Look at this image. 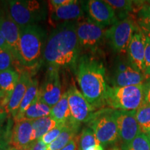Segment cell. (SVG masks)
Returning a JSON list of instances; mask_svg holds the SVG:
<instances>
[{"instance_id": "e575fe53", "label": "cell", "mask_w": 150, "mask_h": 150, "mask_svg": "<svg viewBox=\"0 0 150 150\" xmlns=\"http://www.w3.org/2000/svg\"><path fill=\"white\" fill-rule=\"evenodd\" d=\"M78 142H79V137H75L74 139L71 140L67 145L62 148L60 150H79V146H78Z\"/></svg>"}, {"instance_id": "603a6c76", "label": "cell", "mask_w": 150, "mask_h": 150, "mask_svg": "<svg viewBox=\"0 0 150 150\" xmlns=\"http://www.w3.org/2000/svg\"><path fill=\"white\" fill-rule=\"evenodd\" d=\"M33 130V140H38L60 123L48 115L31 120Z\"/></svg>"}, {"instance_id": "8fae6325", "label": "cell", "mask_w": 150, "mask_h": 150, "mask_svg": "<svg viewBox=\"0 0 150 150\" xmlns=\"http://www.w3.org/2000/svg\"><path fill=\"white\" fill-rule=\"evenodd\" d=\"M114 115L117 122L121 146L127 145L140 133L136 120V110L114 109Z\"/></svg>"}, {"instance_id": "ffe728a7", "label": "cell", "mask_w": 150, "mask_h": 150, "mask_svg": "<svg viewBox=\"0 0 150 150\" xmlns=\"http://www.w3.org/2000/svg\"><path fill=\"white\" fill-rule=\"evenodd\" d=\"M51 109L52 108L50 106H48L47 104H46L41 100L38 94L32 104L30 105L29 107L22 114L21 117L19 120L24 119L33 120L38 119V118L45 117V116L50 115Z\"/></svg>"}, {"instance_id": "7a4b0ae2", "label": "cell", "mask_w": 150, "mask_h": 150, "mask_svg": "<svg viewBox=\"0 0 150 150\" xmlns=\"http://www.w3.org/2000/svg\"><path fill=\"white\" fill-rule=\"evenodd\" d=\"M76 75L81 93L94 108L106 106L109 86L106 68L96 55L85 54L80 56L76 67Z\"/></svg>"}, {"instance_id": "8d00e7d4", "label": "cell", "mask_w": 150, "mask_h": 150, "mask_svg": "<svg viewBox=\"0 0 150 150\" xmlns=\"http://www.w3.org/2000/svg\"><path fill=\"white\" fill-rule=\"evenodd\" d=\"M8 112L4 108V106L0 104V124H3L4 121L5 120L6 118L8 116Z\"/></svg>"}, {"instance_id": "4316f807", "label": "cell", "mask_w": 150, "mask_h": 150, "mask_svg": "<svg viewBox=\"0 0 150 150\" xmlns=\"http://www.w3.org/2000/svg\"><path fill=\"white\" fill-rule=\"evenodd\" d=\"M121 150H150V140L143 133H140L132 141L122 145Z\"/></svg>"}, {"instance_id": "8992f818", "label": "cell", "mask_w": 150, "mask_h": 150, "mask_svg": "<svg viewBox=\"0 0 150 150\" xmlns=\"http://www.w3.org/2000/svg\"><path fill=\"white\" fill-rule=\"evenodd\" d=\"M88 125L102 146L115 145L120 141L114 109L102 108L95 111Z\"/></svg>"}, {"instance_id": "277c9868", "label": "cell", "mask_w": 150, "mask_h": 150, "mask_svg": "<svg viewBox=\"0 0 150 150\" xmlns=\"http://www.w3.org/2000/svg\"><path fill=\"white\" fill-rule=\"evenodd\" d=\"M13 21L22 28L37 25L46 17V8L43 2L35 0H12L5 6Z\"/></svg>"}, {"instance_id": "bcb514c9", "label": "cell", "mask_w": 150, "mask_h": 150, "mask_svg": "<svg viewBox=\"0 0 150 150\" xmlns=\"http://www.w3.org/2000/svg\"><path fill=\"white\" fill-rule=\"evenodd\" d=\"M6 150H11V149L10 148V149H6Z\"/></svg>"}, {"instance_id": "5b68a950", "label": "cell", "mask_w": 150, "mask_h": 150, "mask_svg": "<svg viewBox=\"0 0 150 150\" xmlns=\"http://www.w3.org/2000/svg\"><path fill=\"white\" fill-rule=\"evenodd\" d=\"M144 83L125 87L109 86L106 106L115 110H136L145 103Z\"/></svg>"}, {"instance_id": "d4e9b609", "label": "cell", "mask_w": 150, "mask_h": 150, "mask_svg": "<svg viewBox=\"0 0 150 150\" xmlns=\"http://www.w3.org/2000/svg\"><path fill=\"white\" fill-rule=\"evenodd\" d=\"M136 116L140 133L147 134L150 129V104L143 103L136 110Z\"/></svg>"}, {"instance_id": "52a82bcc", "label": "cell", "mask_w": 150, "mask_h": 150, "mask_svg": "<svg viewBox=\"0 0 150 150\" xmlns=\"http://www.w3.org/2000/svg\"><path fill=\"white\" fill-rule=\"evenodd\" d=\"M139 27L137 20L132 17H127L110 26L106 31V40L115 53L127 54L129 43L135 31Z\"/></svg>"}, {"instance_id": "30bf717a", "label": "cell", "mask_w": 150, "mask_h": 150, "mask_svg": "<svg viewBox=\"0 0 150 150\" xmlns=\"http://www.w3.org/2000/svg\"><path fill=\"white\" fill-rule=\"evenodd\" d=\"M67 93L71 117L79 123L88 122L96 109L74 85L71 86Z\"/></svg>"}, {"instance_id": "74e56055", "label": "cell", "mask_w": 150, "mask_h": 150, "mask_svg": "<svg viewBox=\"0 0 150 150\" xmlns=\"http://www.w3.org/2000/svg\"><path fill=\"white\" fill-rule=\"evenodd\" d=\"M7 47L8 48V47L7 45L6 42L5 38L4 37L2 33H1V30H0V50H1V49Z\"/></svg>"}, {"instance_id": "836d02e7", "label": "cell", "mask_w": 150, "mask_h": 150, "mask_svg": "<svg viewBox=\"0 0 150 150\" xmlns=\"http://www.w3.org/2000/svg\"><path fill=\"white\" fill-rule=\"evenodd\" d=\"M27 150H47V145L40 139L35 140L31 142Z\"/></svg>"}, {"instance_id": "484cf974", "label": "cell", "mask_w": 150, "mask_h": 150, "mask_svg": "<svg viewBox=\"0 0 150 150\" xmlns=\"http://www.w3.org/2000/svg\"><path fill=\"white\" fill-rule=\"evenodd\" d=\"M101 145L93 131L88 127H85L79 136V150H86L94 145Z\"/></svg>"}, {"instance_id": "5bb4252c", "label": "cell", "mask_w": 150, "mask_h": 150, "mask_svg": "<svg viewBox=\"0 0 150 150\" xmlns=\"http://www.w3.org/2000/svg\"><path fill=\"white\" fill-rule=\"evenodd\" d=\"M31 81V75L28 71L22 72L20 74V79L14 91L8 97L2 99L4 103L1 106L4 107L8 113H11L13 116L14 118L18 113L20 104Z\"/></svg>"}, {"instance_id": "3957f363", "label": "cell", "mask_w": 150, "mask_h": 150, "mask_svg": "<svg viewBox=\"0 0 150 150\" xmlns=\"http://www.w3.org/2000/svg\"><path fill=\"white\" fill-rule=\"evenodd\" d=\"M45 47V33L40 27L22 28L17 61L27 68H35L40 65Z\"/></svg>"}, {"instance_id": "7402d4cb", "label": "cell", "mask_w": 150, "mask_h": 150, "mask_svg": "<svg viewBox=\"0 0 150 150\" xmlns=\"http://www.w3.org/2000/svg\"><path fill=\"white\" fill-rule=\"evenodd\" d=\"M20 76V73L13 68L0 72V90L6 94L5 97H8L14 91Z\"/></svg>"}, {"instance_id": "6da1fadb", "label": "cell", "mask_w": 150, "mask_h": 150, "mask_svg": "<svg viewBox=\"0 0 150 150\" xmlns=\"http://www.w3.org/2000/svg\"><path fill=\"white\" fill-rule=\"evenodd\" d=\"M81 49L76 35V22L58 25L49 36L43 52V59L50 67L59 70H76Z\"/></svg>"}, {"instance_id": "7bdbcfd3", "label": "cell", "mask_w": 150, "mask_h": 150, "mask_svg": "<svg viewBox=\"0 0 150 150\" xmlns=\"http://www.w3.org/2000/svg\"><path fill=\"white\" fill-rule=\"evenodd\" d=\"M146 135H147V136H148V138H149V139L150 140V129H149V131L147 132V134H146Z\"/></svg>"}, {"instance_id": "ee69618b", "label": "cell", "mask_w": 150, "mask_h": 150, "mask_svg": "<svg viewBox=\"0 0 150 150\" xmlns=\"http://www.w3.org/2000/svg\"><path fill=\"white\" fill-rule=\"evenodd\" d=\"M11 150H18V149H13V148H11ZM27 150V149H26Z\"/></svg>"}, {"instance_id": "f546056e", "label": "cell", "mask_w": 150, "mask_h": 150, "mask_svg": "<svg viewBox=\"0 0 150 150\" xmlns=\"http://www.w3.org/2000/svg\"><path fill=\"white\" fill-rule=\"evenodd\" d=\"M65 124H66V122L60 123L59 125H58L57 126L51 129V130L48 131L47 134H45L42 138H40V140L42 142H44L47 146L50 145V144H51L52 142H53L54 140L59 136V135L61 134V132L65 128Z\"/></svg>"}, {"instance_id": "ab89813d", "label": "cell", "mask_w": 150, "mask_h": 150, "mask_svg": "<svg viewBox=\"0 0 150 150\" xmlns=\"http://www.w3.org/2000/svg\"><path fill=\"white\" fill-rule=\"evenodd\" d=\"M86 150H104V149L102 145H94L93 147H89L88 149Z\"/></svg>"}, {"instance_id": "ac0fdd59", "label": "cell", "mask_w": 150, "mask_h": 150, "mask_svg": "<svg viewBox=\"0 0 150 150\" xmlns=\"http://www.w3.org/2000/svg\"><path fill=\"white\" fill-rule=\"evenodd\" d=\"M0 30L4 37L7 45L14 54L17 61L20 28L11 19L5 7L4 9L2 8L0 13Z\"/></svg>"}, {"instance_id": "7dc6e473", "label": "cell", "mask_w": 150, "mask_h": 150, "mask_svg": "<svg viewBox=\"0 0 150 150\" xmlns=\"http://www.w3.org/2000/svg\"><path fill=\"white\" fill-rule=\"evenodd\" d=\"M149 6H150V1H149Z\"/></svg>"}, {"instance_id": "d6986e66", "label": "cell", "mask_w": 150, "mask_h": 150, "mask_svg": "<svg viewBox=\"0 0 150 150\" xmlns=\"http://www.w3.org/2000/svg\"><path fill=\"white\" fill-rule=\"evenodd\" d=\"M81 123L70 117L66 122L65 127L61 134L53 142L47 146V150H60L65 147L71 140L77 136Z\"/></svg>"}, {"instance_id": "f1b7e54d", "label": "cell", "mask_w": 150, "mask_h": 150, "mask_svg": "<svg viewBox=\"0 0 150 150\" xmlns=\"http://www.w3.org/2000/svg\"><path fill=\"white\" fill-rule=\"evenodd\" d=\"M16 60L14 54L9 48L0 50V72L13 68V64Z\"/></svg>"}, {"instance_id": "9c48e42d", "label": "cell", "mask_w": 150, "mask_h": 150, "mask_svg": "<svg viewBox=\"0 0 150 150\" xmlns=\"http://www.w3.org/2000/svg\"><path fill=\"white\" fill-rule=\"evenodd\" d=\"M83 6L89 20L104 29L118 21L115 11L105 1L89 0L83 1Z\"/></svg>"}, {"instance_id": "60d3db41", "label": "cell", "mask_w": 150, "mask_h": 150, "mask_svg": "<svg viewBox=\"0 0 150 150\" xmlns=\"http://www.w3.org/2000/svg\"><path fill=\"white\" fill-rule=\"evenodd\" d=\"M1 126H2V124H0V142H1L4 137V131Z\"/></svg>"}, {"instance_id": "7c38bea8", "label": "cell", "mask_w": 150, "mask_h": 150, "mask_svg": "<svg viewBox=\"0 0 150 150\" xmlns=\"http://www.w3.org/2000/svg\"><path fill=\"white\" fill-rule=\"evenodd\" d=\"M145 75L136 70L129 61H120L116 64L110 82L113 87L142 85L147 80Z\"/></svg>"}, {"instance_id": "83f0119b", "label": "cell", "mask_w": 150, "mask_h": 150, "mask_svg": "<svg viewBox=\"0 0 150 150\" xmlns=\"http://www.w3.org/2000/svg\"><path fill=\"white\" fill-rule=\"evenodd\" d=\"M106 3L109 4L116 12H119L123 16H127L129 12H132L135 10L134 5L136 1H129V0H106ZM128 17V16H126Z\"/></svg>"}, {"instance_id": "4fadbf2b", "label": "cell", "mask_w": 150, "mask_h": 150, "mask_svg": "<svg viewBox=\"0 0 150 150\" xmlns=\"http://www.w3.org/2000/svg\"><path fill=\"white\" fill-rule=\"evenodd\" d=\"M38 94L41 100L51 108L61 99L63 93L58 69L51 67L47 72Z\"/></svg>"}, {"instance_id": "ba28073f", "label": "cell", "mask_w": 150, "mask_h": 150, "mask_svg": "<svg viewBox=\"0 0 150 150\" xmlns=\"http://www.w3.org/2000/svg\"><path fill=\"white\" fill-rule=\"evenodd\" d=\"M106 31L88 18L76 22V35L81 51L82 50L87 54L95 55L106 40Z\"/></svg>"}, {"instance_id": "9a60e30c", "label": "cell", "mask_w": 150, "mask_h": 150, "mask_svg": "<svg viewBox=\"0 0 150 150\" xmlns=\"http://www.w3.org/2000/svg\"><path fill=\"white\" fill-rule=\"evenodd\" d=\"M33 141L34 140L31 120L24 119L16 120L9 139L11 148L26 150Z\"/></svg>"}, {"instance_id": "e0dca14e", "label": "cell", "mask_w": 150, "mask_h": 150, "mask_svg": "<svg viewBox=\"0 0 150 150\" xmlns=\"http://www.w3.org/2000/svg\"><path fill=\"white\" fill-rule=\"evenodd\" d=\"M145 52V35L140 29L135 31L127 50L128 61L131 65L144 74V59Z\"/></svg>"}, {"instance_id": "4dcf8cb0", "label": "cell", "mask_w": 150, "mask_h": 150, "mask_svg": "<svg viewBox=\"0 0 150 150\" xmlns=\"http://www.w3.org/2000/svg\"><path fill=\"white\" fill-rule=\"evenodd\" d=\"M137 22L139 26L150 28V6L143 5L137 12Z\"/></svg>"}, {"instance_id": "d590c367", "label": "cell", "mask_w": 150, "mask_h": 150, "mask_svg": "<svg viewBox=\"0 0 150 150\" xmlns=\"http://www.w3.org/2000/svg\"><path fill=\"white\" fill-rule=\"evenodd\" d=\"M145 90V102L150 104V78L144 83Z\"/></svg>"}, {"instance_id": "44dd1931", "label": "cell", "mask_w": 150, "mask_h": 150, "mask_svg": "<svg viewBox=\"0 0 150 150\" xmlns=\"http://www.w3.org/2000/svg\"><path fill=\"white\" fill-rule=\"evenodd\" d=\"M50 116L59 123H65L71 117L67 93L65 92L57 104L51 109Z\"/></svg>"}, {"instance_id": "1f68e13d", "label": "cell", "mask_w": 150, "mask_h": 150, "mask_svg": "<svg viewBox=\"0 0 150 150\" xmlns=\"http://www.w3.org/2000/svg\"><path fill=\"white\" fill-rule=\"evenodd\" d=\"M144 74L147 79L150 76V39L145 36V52L144 59Z\"/></svg>"}, {"instance_id": "cb8c5ba5", "label": "cell", "mask_w": 150, "mask_h": 150, "mask_svg": "<svg viewBox=\"0 0 150 150\" xmlns=\"http://www.w3.org/2000/svg\"><path fill=\"white\" fill-rule=\"evenodd\" d=\"M39 88H39L38 81L36 79H33L31 81L29 87H28L27 91L26 92L25 95H24L21 104H20L18 113H17L16 117H15L16 120H19L21 117L22 114L27 110V108L30 106V105L32 104L33 101L35 100L38 95Z\"/></svg>"}, {"instance_id": "f35d334b", "label": "cell", "mask_w": 150, "mask_h": 150, "mask_svg": "<svg viewBox=\"0 0 150 150\" xmlns=\"http://www.w3.org/2000/svg\"><path fill=\"white\" fill-rule=\"evenodd\" d=\"M138 25H139V24H138ZM140 29H141L142 32H143L144 34H145V36L150 39V28L144 27V26H140Z\"/></svg>"}, {"instance_id": "b9f144b4", "label": "cell", "mask_w": 150, "mask_h": 150, "mask_svg": "<svg viewBox=\"0 0 150 150\" xmlns=\"http://www.w3.org/2000/svg\"><path fill=\"white\" fill-rule=\"evenodd\" d=\"M5 96H6V94L4 93L2 91H1V90H0V100L4 98Z\"/></svg>"}, {"instance_id": "2e32d148", "label": "cell", "mask_w": 150, "mask_h": 150, "mask_svg": "<svg viewBox=\"0 0 150 150\" xmlns=\"http://www.w3.org/2000/svg\"><path fill=\"white\" fill-rule=\"evenodd\" d=\"M50 22L52 24H60L81 20L84 14L83 1L72 0L69 4L49 11Z\"/></svg>"}, {"instance_id": "d6a6232c", "label": "cell", "mask_w": 150, "mask_h": 150, "mask_svg": "<svg viewBox=\"0 0 150 150\" xmlns=\"http://www.w3.org/2000/svg\"><path fill=\"white\" fill-rule=\"evenodd\" d=\"M72 1V0H52L48 2L49 11L69 4Z\"/></svg>"}, {"instance_id": "f6af8a7d", "label": "cell", "mask_w": 150, "mask_h": 150, "mask_svg": "<svg viewBox=\"0 0 150 150\" xmlns=\"http://www.w3.org/2000/svg\"><path fill=\"white\" fill-rule=\"evenodd\" d=\"M1 10H2V8H0V13H1Z\"/></svg>"}]
</instances>
